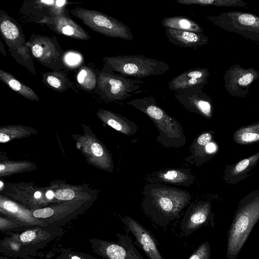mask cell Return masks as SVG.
I'll use <instances>...</instances> for the list:
<instances>
[{
    "instance_id": "obj_3",
    "label": "cell",
    "mask_w": 259,
    "mask_h": 259,
    "mask_svg": "<svg viewBox=\"0 0 259 259\" xmlns=\"http://www.w3.org/2000/svg\"><path fill=\"white\" fill-rule=\"evenodd\" d=\"M103 61L110 70L118 74L137 79L163 74L170 67L163 61L142 55L105 57Z\"/></svg>"
},
{
    "instance_id": "obj_18",
    "label": "cell",
    "mask_w": 259,
    "mask_h": 259,
    "mask_svg": "<svg viewBox=\"0 0 259 259\" xmlns=\"http://www.w3.org/2000/svg\"><path fill=\"white\" fill-rule=\"evenodd\" d=\"M162 26L165 28L179 30L201 32L202 28L193 20L184 16H171L161 20Z\"/></svg>"
},
{
    "instance_id": "obj_7",
    "label": "cell",
    "mask_w": 259,
    "mask_h": 259,
    "mask_svg": "<svg viewBox=\"0 0 259 259\" xmlns=\"http://www.w3.org/2000/svg\"><path fill=\"white\" fill-rule=\"evenodd\" d=\"M122 222L126 229L134 236L136 243L144 251L149 259H164L158 248L156 239L149 230L128 216L122 218Z\"/></svg>"
},
{
    "instance_id": "obj_4",
    "label": "cell",
    "mask_w": 259,
    "mask_h": 259,
    "mask_svg": "<svg viewBox=\"0 0 259 259\" xmlns=\"http://www.w3.org/2000/svg\"><path fill=\"white\" fill-rule=\"evenodd\" d=\"M259 220V200L241 205L237 210L228 232L226 256L235 259Z\"/></svg>"
},
{
    "instance_id": "obj_23",
    "label": "cell",
    "mask_w": 259,
    "mask_h": 259,
    "mask_svg": "<svg viewBox=\"0 0 259 259\" xmlns=\"http://www.w3.org/2000/svg\"><path fill=\"white\" fill-rule=\"evenodd\" d=\"M65 64L70 67H75L81 64L82 57L80 54L69 52L66 53L63 57Z\"/></svg>"
},
{
    "instance_id": "obj_28",
    "label": "cell",
    "mask_w": 259,
    "mask_h": 259,
    "mask_svg": "<svg viewBox=\"0 0 259 259\" xmlns=\"http://www.w3.org/2000/svg\"><path fill=\"white\" fill-rule=\"evenodd\" d=\"M1 206L10 212H17L18 211V207L14 202L10 201H5L3 203H1Z\"/></svg>"
},
{
    "instance_id": "obj_32",
    "label": "cell",
    "mask_w": 259,
    "mask_h": 259,
    "mask_svg": "<svg viewBox=\"0 0 259 259\" xmlns=\"http://www.w3.org/2000/svg\"><path fill=\"white\" fill-rule=\"evenodd\" d=\"M205 150L207 153H213L216 150V146L214 143H209L206 145Z\"/></svg>"
},
{
    "instance_id": "obj_29",
    "label": "cell",
    "mask_w": 259,
    "mask_h": 259,
    "mask_svg": "<svg viewBox=\"0 0 259 259\" xmlns=\"http://www.w3.org/2000/svg\"><path fill=\"white\" fill-rule=\"evenodd\" d=\"M251 160L250 158L245 159L240 161L235 166L236 172H241L245 169L249 165Z\"/></svg>"
},
{
    "instance_id": "obj_25",
    "label": "cell",
    "mask_w": 259,
    "mask_h": 259,
    "mask_svg": "<svg viewBox=\"0 0 259 259\" xmlns=\"http://www.w3.org/2000/svg\"><path fill=\"white\" fill-rule=\"evenodd\" d=\"M54 210L49 207L35 210L33 212V216L37 218H47L52 216Z\"/></svg>"
},
{
    "instance_id": "obj_24",
    "label": "cell",
    "mask_w": 259,
    "mask_h": 259,
    "mask_svg": "<svg viewBox=\"0 0 259 259\" xmlns=\"http://www.w3.org/2000/svg\"><path fill=\"white\" fill-rule=\"evenodd\" d=\"M74 195V192L72 190L66 188L57 190L55 192L54 196L60 200H69L73 199Z\"/></svg>"
},
{
    "instance_id": "obj_36",
    "label": "cell",
    "mask_w": 259,
    "mask_h": 259,
    "mask_svg": "<svg viewBox=\"0 0 259 259\" xmlns=\"http://www.w3.org/2000/svg\"><path fill=\"white\" fill-rule=\"evenodd\" d=\"M40 2L46 5H53L55 3V1H41Z\"/></svg>"
},
{
    "instance_id": "obj_30",
    "label": "cell",
    "mask_w": 259,
    "mask_h": 259,
    "mask_svg": "<svg viewBox=\"0 0 259 259\" xmlns=\"http://www.w3.org/2000/svg\"><path fill=\"white\" fill-rule=\"evenodd\" d=\"M91 149L93 153L97 157L102 156L103 155L104 151L102 147L98 143H95L91 146Z\"/></svg>"
},
{
    "instance_id": "obj_37",
    "label": "cell",
    "mask_w": 259,
    "mask_h": 259,
    "mask_svg": "<svg viewBox=\"0 0 259 259\" xmlns=\"http://www.w3.org/2000/svg\"><path fill=\"white\" fill-rule=\"evenodd\" d=\"M34 196L35 198H39L41 196V193L39 191L35 192Z\"/></svg>"
},
{
    "instance_id": "obj_22",
    "label": "cell",
    "mask_w": 259,
    "mask_h": 259,
    "mask_svg": "<svg viewBox=\"0 0 259 259\" xmlns=\"http://www.w3.org/2000/svg\"><path fill=\"white\" fill-rule=\"evenodd\" d=\"M210 245L206 241L202 243L192 253L188 259H210Z\"/></svg>"
},
{
    "instance_id": "obj_39",
    "label": "cell",
    "mask_w": 259,
    "mask_h": 259,
    "mask_svg": "<svg viewBox=\"0 0 259 259\" xmlns=\"http://www.w3.org/2000/svg\"><path fill=\"white\" fill-rule=\"evenodd\" d=\"M72 259H80V258L76 256H74L72 257Z\"/></svg>"
},
{
    "instance_id": "obj_26",
    "label": "cell",
    "mask_w": 259,
    "mask_h": 259,
    "mask_svg": "<svg viewBox=\"0 0 259 259\" xmlns=\"http://www.w3.org/2000/svg\"><path fill=\"white\" fill-rule=\"evenodd\" d=\"M239 22L244 25H252L255 22V17L250 14H242L238 18Z\"/></svg>"
},
{
    "instance_id": "obj_17",
    "label": "cell",
    "mask_w": 259,
    "mask_h": 259,
    "mask_svg": "<svg viewBox=\"0 0 259 259\" xmlns=\"http://www.w3.org/2000/svg\"><path fill=\"white\" fill-rule=\"evenodd\" d=\"M1 80L22 97L32 101H39L37 95L29 87L23 84L11 73L0 70Z\"/></svg>"
},
{
    "instance_id": "obj_16",
    "label": "cell",
    "mask_w": 259,
    "mask_h": 259,
    "mask_svg": "<svg viewBox=\"0 0 259 259\" xmlns=\"http://www.w3.org/2000/svg\"><path fill=\"white\" fill-rule=\"evenodd\" d=\"M1 35L10 48L18 49V42L23 41L17 25L8 16L1 13L0 18Z\"/></svg>"
},
{
    "instance_id": "obj_34",
    "label": "cell",
    "mask_w": 259,
    "mask_h": 259,
    "mask_svg": "<svg viewBox=\"0 0 259 259\" xmlns=\"http://www.w3.org/2000/svg\"><path fill=\"white\" fill-rule=\"evenodd\" d=\"M66 2V1H55V5L56 7L61 8L65 5Z\"/></svg>"
},
{
    "instance_id": "obj_38",
    "label": "cell",
    "mask_w": 259,
    "mask_h": 259,
    "mask_svg": "<svg viewBox=\"0 0 259 259\" xmlns=\"http://www.w3.org/2000/svg\"><path fill=\"white\" fill-rule=\"evenodd\" d=\"M4 168H5V166L3 164H0V171L2 172V170L3 169H4Z\"/></svg>"
},
{
    "instance_id": "obj_8",
    "label": "cell",
    "mask_w": 259,
    "mask_h": 259,
    "mask_svg": "<svg viewBox=\"0 0 259 259\" xmlns=\"http://www.w3.org/2000/svg\"><path fill=\"white\" fill-rule=\"evenodd\" d=\"M202 85H197L175 92L176 100L188 111L209 117L211 106L201 92Z\"/></svg>"
},
{
    "instance_id": "obj_31",
    "label": "cell",
    "mask_w": 259,
    "mask_h": 259,
    "mask_svg": "<svg viewBox=\"0 0 259 259\" xmlns=\"http://www.w3.org/2000/svg\"><path fill=\"white\" fill-rule=\"evenodd\" d=\"M253 76L251 73H247L241 78L238 80V83L240 85H245L250 83L253 80Z\"/></svg>"
},
{
    "instance_id": "obj_19",
    "label": "cell",
    "mask_w": 259,
    "mask_h": 259,
    "mask_svg": "<svg viewBox=\"0 0 259 259\" xmlns=\"http://www.w3.org/2000/svg\"><path fill=\"white\" fill-rule=\"evenodd\" d=\"M76 78L81 88L88 91L94 89L98 82L95 73L87 67H83L79 70Z\"/></svg>"
},
{
    "instance_id": "obj_1",
    "label": "cell",
    "mask_w": 259,
    "mask_h": 259,
    "mask_svg": "<svg viewBox=\"0 0 259 259\" xmlns=\"http://www.w3.org/2000/svg\"><path fill=\"white\" fill-rule=\"evenodd\" d=\"M143 195L141 206L144 212L162 226L177 219L191 198L186 191L159 183L146 185Z\"/></svg>"
},
{
    "instance_id": "obj_11",
    "label": "cell",
    "mask_w": 259,
    "mask_h": 259,
    "mask_svg": "<svg viewBox=\"0 0 259 259\" xmlns=\"http://www.w3.org/2000/svg\"><path fill=\"white\" fill-rule=\"evenodd\" d=\"M150 183H168L189 186L194 182L195 177L185 169H170L164 172H155L148 176Z\"/></svg>"
},
{
    "instance_id": "obj_41",
    "label": "cell",
    "mask_w": 259,
    "mask_h": 259,
    "mask_svg": "<svg viewBox=\"0 0 259 259\" xmlns=\"http://www.w3.org/2000/svg\"><path fill=\"white\" fill-rule=\"evenodd\" d=\"M258 259H259V257H258Z\"/></svg>"
},
{
    "instance_id": "obj_5",
    "label": "cell",
    "mask_w": 259,
    "mask_h": 259,
    "mask_svg": "<svg viewBox=\"0 0 259 259\" xmlns=\"http://www.w3.org/2000/svg\"><path fill=\"white\" fill-rule=\"evenodd\" d=\"M92 30L106 36L126 40L134 39L131 28L124 23L102 12L75 7L70 11Z\"/></svg>"
},
{
    "instance_id": "obj_6",
    "label": "cell",
    "mask_w": 259,
    "mask_h": 259,
    "mask_svg": "<svg viewBox=\"0 0 259 259\" xmlns=\"http://www.w3.org/2000/svg\"><path fill=\"white\" fill-rule=\"evenodd\" d=\"M104 97L108 101H123L132 95L143 92L144 82L119 74L101 72L97 82Z\"/></svg>"
},
{
    "instance_id": "obj_40",
    "label": "cell",
    "mask_w": 259,
    "mask_h": 259,
    "mask_svg": "<svg viewBox=\"0 0 259 259\" xmlns=\"http://www.w3.org/2000/svg\"><path fill=\"white\" fill-rule=\"evenodd\" d=\"M0 188L1 189H2V187H3V183L2 182V181H1L0 182Z\"/></svg>"
},
{
    "instance_id": "obj_13",
    "label": "cell",
    "mask_w": 259,
    "mask_h": 259,
    "mask_svg": "<svg viewBox=\"0 0 259 259\" xmlns=\"http://www.w3.org/2000/svg\"><path fill=\"white\" fill-rule=\"evenodd\" d=\"M29 47L33 56L45 63H50L58 57L54 44L47 37H36L30 43Z\"/></svg>"
},
{
    "instance_id": "obj_35",
    "label": "cell",
    "mask_w": 259,
    "mask_h": 259,
    "mask_svg": "<svg viewBox=\"0 0 259 259\" xmlns=\"http://www.w3.org/2000/svg\"><path fill=\"white\" fill-rule=\"evenodd\" d=\"M54 194L52 191L49 190L46 193V196L48 199H51L54 196Z\"/></svg>"
},
{
    "instance_id": "obj_14",
    "label": "cell",
    "mask_w": 259,
    "mask_h": 259,
    "mask_svg": "<svg viewBox=\"0 0 259 259\" xmlns=\"http://www.w3.org/2000/svg\"><path fill=\"white\" fill-rule=\"evenodd\" d=\"M54 28L58 32L68 37L80 40H88L90 35L72 19L61 15L53 19Z\"/></svg>"
},
{
    "instance_id": "obj_15",
    "label": "cell",
    "mask_w": 259,
    "mask_h": 259,
    "mask_svg": "<svg viewBox=\"0 0 259 259\" xmlns=\"http://www.w3.org/2000/svg\"><path fill=\"white\" fill-rule=\"evenodd\" d=\"M99 116L109 126L126 135H133L138 130V126L126 117L111 111L101 110Z\"/></svg>"
},
{
    "instance_id": "obj_20",
    "label": "cell",
    "mask_w": 259,
    "mask_h": 259,
    "mask_svg": "<svg viewBox=\"0 0 259 259\" xmlns=\"http://www.w3.org/2000/svg\"><path fill=\"white\" fill-rule=\"evenodd\" d=\"M42 81L48 87L57 91H63L66 88V78L61 73L49 72L44 74Z\"/></svg>"
},
{
    "instance_id": "obj_33",
    "label": "cell",
    "mask_w": 259,
    "mask_h": 259,
    "mask_svg": "<svg viewBox=\"0 0 259 259\" xmlns=\"http://www.w3.org/2000/svg\"><path fill=\"white\" fill-rule=\"evenodd\" d=\"M9 140V137L8 135L5 134H3L1 133L0 134V142L1 143H5L8 142Z\"/></svg>"
},
{
    "instance_id": "obj_10",
    "label": "cell",
    "mask_w": 259,
    "mask_h": 259,
    "mask_svg": "<svg viewBox=\"0 0 259 259\" xmlns=\"http://www.w3.org/2000/svg\"><path fill=\"white\" fill-rule=\"evenodd\" d=\"M206 71L200 68L190 69L174 77L168 83V89L174 92L197 85H203Z\"/></svg>"
},
{
    "instance_id": "obj_2",
    "label": "cell",
    "mask_w": 259,
    "mask_h": 259,
    "mask_svg": "<svg viewBox=\"0 0 259 259\" xmlns=\"http://www.w3.org/2000/svg\"><path fill=\"white\" fill-rule=\"evenodd\" d=\"M127 104L145 114L154 123L159 135L156 141L165 148H180L186 139L181 124L158 106L152 96L136 98Z\"/></svg>"
},
{
    "instance_id": "obj_9",
    "label": "cell",
    "mask_w": 259,
    "mask_h": 259,
    "mask_svg": "<svg viewBox=\"0 0 259 259\" xmlns=\"http://www.w3.org/2000/svg\"><path fill=\"white\" fill-rule=\"evenodd\" d=\"M210 204L206 202H198L190 204L180 225L183 235L189 236L207 223L210 219Z\"/></svg>"
},
{
    "instance_id": "obj_27",
    "label": "cell",
    "mask_w": 259,
    "mask_h": 259,
    "mask_svg": "<svg viewBox=\"0 0 259 259\" xmlns=\"http://www.w3.org/2000/svg\"><path fill=\"white\" fill-rule=\"evenodd\" d=\"M35 237V233L32 230L24 232L20 236V240L25 243L32 241Z\"/></svg>"
},
{
    "instance_id": "obj_12",
    "label": "cell",
    "mask_w": 259,
    "mask_h": 259,
    "mask_svg": "<svg viewBox=\"0 0 259 259\" xmlns=\"http://www.w3.org/2000/svg\"><path fill=\"white\" fill-rule=\"evenodd\" d=\"M164 33L169 42L183 48H195L203 45L206 40L200 32L165 28Z\"/></svg>"
},
{
    "instance_id": "obj_21",
    "label": "cell",
    "mask_w": 259,
    "mask_h": 259,
    "mask_svg": "<svg viewBox=\"0 0 259 259\" xmlns=\"http://www.w3.org/2000/svg\"><path fill=\"white\" fill-rule=\"evenodd\" d=\"M240 143H249L259 140V125L244 128L238 136Z\"/></svg>"
}]
</instances>
